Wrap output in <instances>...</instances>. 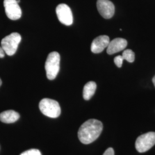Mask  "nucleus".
I'll return each instance as SVG.
<instances>
[{"instance_id":"18","label":"nucleus","mask_w":155,"mask_h":155,"mask_svg":"<svg viewBox=\"0 0 155 155\" xmlns=\"http://www.w3.org/2000/svg\"><path fill=\"white\" fill-rule=\"evenodd\" d=\"M152 82H153V83L154 84V86H155V75L154 76V77L153 78V79H152Z\"/></svg>"},{"instance_id":"15","label":"nucleus","mask_w":155,"mask_h":155,"mask_svg":"<svg viewBox=\"0 0 155 155\" xmlns=\"http://www.w3.org/2000/svg\"><path fill=\"white\" fill-rule=\"evenodd\" d=\"M123 61H124V59H123L122 56H117L114 59V63L116 64L117 66L119 68H120L122 66Z\"/></svg>"},{"instance_id":"13","label":"nucleus","mask_w":155,"mask_h":155,"mask_svg":"<svg viewBox=\"0 0 155 155\" xmlns=\"http://www.w3.org/2000/svg\"><path fill=\"white\" fill-rule=\"evenodd\" d=\"M122 58L124 60H126L129 63H132L134 61L135 59V55L132 50H125L122 53Z\"/></svg>"},{"instance_id":"10","label":"nucleus","mask_w":155,"mask_h":155,"mask_svg":"<svg viewBox=\"0 0 155 155\" xmlns=\"http://www.w3.org/2000/svg\"><path fill=\"white\" fill-rule=\"evenodd\" d=\"M127 41L122 38H116L110 41L107 47V53L112 55L124 50L127 46Z\"/></svg>"},{"instance_id":"5","label":"nucleus","mask_w":155,"mask_h":155,"mask_svg":"<svg viewBox=\"0 0 155 155\" xmlns=\"http://www.w3.org/2000/svg\"><path fill=\"white\" fill-rule=\"evenodd\" d=\"M155 145V132H150L145 133L136 140L135 147L136 150L140 153H144Z\"/></svg>"},{"instance_id":"4","label":"nucleus","mask_w":155,"mask_h":155,"mask_svg":"<svg viewBox=\"0 0 155 155\" xmlns=\"http://www.w3.org/2000/svg\"><path fill=\"white\" fill-rule=\"evenodd\" d=\"M21 40V37L19 33H11L2 39L1 47L8 55H13L16 53Z\"/></svg>"},{"instance_id":"17","label":"nucleus","mask_w":155,"mask_h":155,"mask_svg":"<svg viewBox=\"0 0 155 155\" xmlns=\"http://www.w3.org/2000/svg\"><path fill=\"white\" fill-rule=\"evenodd\" d=\"M5 52L2 47H0V58H3L5 56Z\"/></svg>"},{"instance_id":"1","label":"nucleus","mask_w":155,"mask_h":155,"mask_svg":"<svg viewBox=\"0 0 155 155\" xmlns=\"http://www.w3.org/2000/svg\"><path fill=\"white\" fill-rule=\"evenodd\" d=\"M103 130V124L99 120L90 119L84 122L78 130V138L84 144H89L99 137Z\"/></svg>"},{"instance_id":"7","label":"nucleus","mask_w":155,"mask_h":155,"mask_svg":"<svg viewBox=\"0 0 155 155\" xmlns=\"http://www.w3.org/2000/svg\"><path fill=\"white\" fill-rule=\"evenodd\" d=\"M56 12L59 21L67 26L71 25L73 22V16L70 8L65 4L57 6Z\"/></svg>"},{"instance_id":"3","label":"nucleus","mask_w":155,"mask_h":155,"mask_svg":"<svg viewBox=\"0 0 155 155\" xmlns=\"http://www.w3.org/2000/svg\"><path fill=\"white\" fill-rule=\"evenodd\" d=\"M39 109L46 116L55 118L60 116L61 109L59 103L55 100L44 98L39 103Z\"/></svg>"},{"instance_id":"12","label":"nucleus","mask_w":155,"mask_h":155,"mask_svg":"<svg viewBox=\"0 0 155 155\" xmlns=\"http://www.w3.org/2000/svg\"><path fill=\"white\" fill-rule=\"evenodd\" d=\"M97 89V84L93 81L86 83L83 88V97L85 100H89L94 95Z\"/></svg>"},{"instance_id":"14","label":"nucleus","mask_w":155,"mask_h":155,"mask_svg":"<svg viewBox=\"0 0 155 155\" xmlns=\"http://www.w3.org/2000/svg\"><path fill=\"white\" fill-rule=\"evenodd\" d=\"M20 155H42L40 151L36 149H31V150H27L22 153H21Z\"/></svg>"},{"instance_id":"2","label":"nucleus","mask_w":155,"mask_h":155,"mask_svg":"<svg viewBox=\"0 0 155 155\" xmlns=\"http://www.w3.org/2000/svg\"><path fill=\"white\" fill-rule=\"evenodd\" d=\"M61 56L58 52H52L48 56L45 64L47 77L54 80L56 77L60 69Z\"/></svg>"},{"instance_id":"8","label":"nucleus","mask_w":155,"mask_h":155,"mask_svg":"<svg viewBox=\"0 0 155 155\" xmlns=\"http://www.w3.org/2000/svg\"><path fill=\"white\" fill-rule=\"evenodd\" d=\"M97 6L100 15L106 19L113 16L115 12L114 4L109 0H98Z\"/></svg>"},{"instance_id":"9","label":"nucleus","mask_w":155,"mask_h":155,"mask_svg":"<svg viewBox=\"0 0 155 155\" xmlns=\"http://www.w3.org/2000/svg\"><path fill=\"white\" fill-rule=\"evenodd\" d=\"M110 43L109 37L106 35H101L96 38L91 45V51L94 54L102 52L107 48Z\"/></svg>"},{"instance_id":"11","label":"nucleus","mask_w":155,"mask_h":155,"mask_svg":"<svg viewBox=\"0 0 155 155\" xmlns=\"http://www.w3.org/2000/svg\"><path fill=\"white\" fill-rule=\"evenodd\" d=\"M20 118V114L13 110L5 111L0 114V121L6 124H11Z\"/></svg>"},{"instance_id":"16","label":"nucleus","mask_w":155,"mask_h":155,"mask_svg":"<svg viewBox=\"0 0 155 155\" xmlns=\"http://www.w3.org/2000/svg\"><path fill=\"white\" fill-rule=\"evenodd\" d=\"M103 155H114V151L112 148H109L106 150Z\"/></svg>"},{"instance_id":"19","label":"nucleus","mask_w":155,"mask_h":155,"mask_svg":"<svg viewBox=\"0 0 155 155\" xmlns=\"http://www.w3.org/2000/svg\"><path fill=\"white\" fill-rule=\"evenodd\" d=\"M1 84H2V81H1V79L0 78V86H1Z\"/></svg>"},{"instance_id":"6","label":"nucleus","mask_w":155,"mask_h":155,"mask_svg":"<svg viewBox=\"0 0 155 155\" xmlns=\"http://www.w3.org/2000/svg\"><path fill=\"white\" fill-rule=\"evenodd\" d=\"M4 5L6 15L9 19L17 20L21 17V9L17 0H4Z\"/></svg>"}]
</instances>
